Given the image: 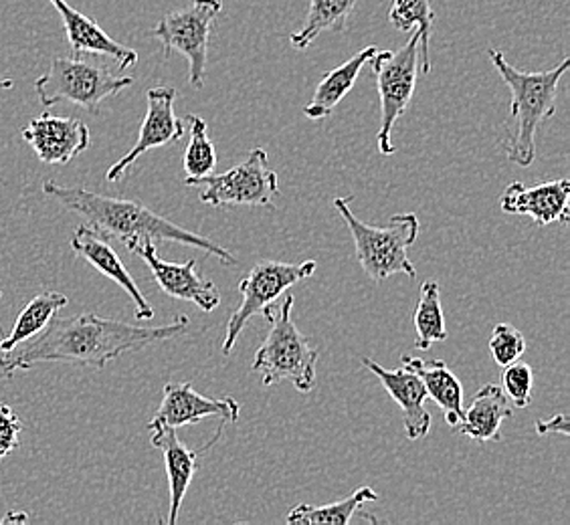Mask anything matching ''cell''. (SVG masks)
I'll use <instances>...</instances> for the list:
<instances>
[{"label":"cell","mask_w":570,"mask_h":525,"mask_svg":"<svg viewBox=\"0 0 570 525\" xmlns=\"http://www.w3.org/2000/svg\"><path fill=\"white\" fill-rule=\"evenodd\" d=\"M190 319L176 318L173 324L158 328L132 326L118 319L101 318L96 314H81L73 318H53L35 338L17 348L0 351V373L7 378L14 373L31 370L37 364L67 361L89 368H106L126 351H138L176 338L187 331Z\"/></svg>","instance_id":"1"},{"label":"cell","mask_w":570,"mask_h":525,"mask_svg":"<svg viewBox=\"0 0 570 525\" xmlns=\"http://www.w3.org/2000/svg\"><path fill=\"white\" fill-rule=\"evenodd\" d=\"M43 192L69 212L86 219V225L98 230L101 237L118 239L128 251L140 242H178L215 255L225 265H237L235 255L217 242L178 227L136 200L104 197L86 188L59 187L51 180H45Z\"/></svg>","instance_id":"2"},{"label":"cell","mask_w":570,"mask_h":525,"mask_svg":"<svg viewBox=\"0 0 570 525\" xmlns=\"http://www.w3.org/2000/svg\"><path fill=\"white\" fill-rule=\"evenodd\" d=\"M488 56L498 76L512 91L510 116L518 123V131L504 143L510 162L528 168L537 160L538 128L557 113V93L562 76L569 71L570 59H562L559 67L540 73H528L505 61L502 51L490 49Z\"/></svg>","instance_id":"3"},{"label":"cell","mask_w":570,"mask_h":525,"mask_svg":"<svg viewBox=\"0 0 570 525\" xmlns=\"http://www.w3.org/2000/svg\"><path fill=\"white\" fill-rule=\"evenodd\" d=\"M284 301L279 306L265 307L264 314L269 321V334L255 351L253 358V373L262 376L264 386H274L279 383H292L297 393L307 394L316 386V364L318 350L312 348L309 339L302 336L294 319V296L284 294Z\"/></svg>","instance_id":"4"},{"label":"cell","mask_w":570,"mask_h":525,"mask_svg":"<svg viewBox=\"0 0 570 525\" xmlns=\"http://www.w3.org/2000/svg\"><path fill=\"white\" fill-rule=\"evenodd\" d=\"M348 202L351 198H334V208L351 230L356 261L361 262L362 271L374 284H383L396 274H405L415 279L417 269L409 259V249L417 241L421 229L417 215L399 212L389 220L386 227H371L352 212Z\"/></svg>","instance_id":"5"},{"label":"cell","mask_w":570,"mask_h":525,"mask_svg":"<svg viewBox=\"0 0 570 525\" xmlns=\"http://www.w3.org/2000/svg\"><path fill=\"white\" fill-rule=\"evenodd\" d=\"M368 63L376 77L381 99V126L376 131V142L381 153L393 156L396 152L393 143L396 120L411 108L419 76L431 71V59L421 49V31L415 29L411 39L396 51H376Z\"/></svg>","instance_id":"6"},{"label":"cell","mask_w":570,"mask_h":525,"mask_svg":"<svg viewBox=\"0 0 570 525\" xmlns=\"http://www.w3.org/2000/svg\"><path fill=\"white\" fill-rule=\"evenodd\" d=\"M130 76H114L108 67L86 59L53 57L43 76L35 81V93L47 110L59 101H71L89 113H99L104 99L132 86Z\"/></svg>","instance_id":"7"},{"label":"cell","mask_w":570,"mask_h":525,"mask_svg":"<svg viewBox=\"0 0 570 525\" xmlns=\"http://www.w3.org/2000/svg\"><path fill=\"white\" fill-rule=\"evenodd\" d=\"M188 187H205L200 202L210 207H274L279 195V178L269 166L264 148H253L242 165L225 175L205 176L193 180Z\"/></svg>","instance_id":"8"},{"label":"cell","mask_w":570,"mask_h":525,"mask_svg":"<svg viewBox=\"0 0 570 525\" xmlns=\"http://www.w3.org/2000/svg\"><path fill=\"white\" fill-rule=\"evenodd\" d=\"M220 11V0H193L188 9L168 12L153 29V37L163 43L166 59L173 51L187 57L190 66L188 81L193 89L205 88L210 29Z\"/></svg>","instance_id":"9"},{"label":"cell","mask_w":570,"mask_h":525,"mask_svg":"<svg viewBox=\"0 0 570 525\" xmlns=\"http://www.w3.org/2000/svg\"><path fill=\"white\" fill-rule=\"evenodd\" d=\"M316 261H262L252 267V271L245 275L239 284L242 304L230 314L227 321V331L220 346L223 356H229L242 336L243 328L253 316L262 314L269 304H275L289 287L316 274Z\"/></svg>","instance_id":"10"},{"label":"cell","mask_w":570,"mask_h":525,"mask_svg":"<svg viewBox=\"0 0 570 525\" xmlns=\"http://www.w3.org/2000/svg\"><path fill=\"white\" fill-rule=\"evenodd\" d=\"M175 99V88H153L146 91V116L138 140L130 152L124 153L116 165L110 166V170L106 172L108 182H118L144 153L178 142L183 138L185 123L176 118Z\"/></svg>","instance_id":"11"},{"label":"cell","mask_w":570,"mask_h":525,"mask_svg":"<svg viewBox=\"0 0 570 525\" xmlns=\"http://www.w3.org/2000/svg\"><path fill=\"white\" fill-rule=\"evenodd\" d=\"M132 252L142 257L144 262L150 267L154 281L166 296L195 304L205 314H210L220 306L219 287L200 277L195 259L187 262L163 261L154 242H140L134 247Z\"/></svg>","instance_id":"12"},{"label":"cell","mask_w":570,"mask_h":525,"mask_svg":"<svg viewBox=\"0 0 570 525\" xmlns=\"http://www.w3.org/2000/svg\"><path fill=\"white\" fill-rule=\"evenodd\" d=\"M242 405L235 398H209L198 394L190 383H168L163 393V403L148 425L188 427L209 416H219L223 423H237Z\"/></svg>","instance_id":"13"},{"label":"cell","mask_w":570,"mask_h":525,"mask_svg":"<svg viewBox=\"0 0 570 525\" xmlns=\"http://www.w3.org/2000/svg\"><path fill=\"white\" fill-rule=\"evenodd\" d=\"M22 140L33 148L43 165H67L91 143L89 128L77 118L43 113L27 123Z\"/></svg>","instance_id":"14"},{"label":"cell","mask_w":570,"mask_h":525,"mask_svg":"<svg viewBox=\"0 0 570 525\" xmlns=\"http://www.w3.org/2000/svg\"><path fill=\"white\" fill-rule=\"evenodd\" d=\"M227 423L220 420L217 435L210 438L209 443L203 449L190 450L187 445L176 435V428L166 427V425H148L153 433V447L163 453L165 457L166 473H168V487H170V514H168V525H176L178 514L183 502L187 497L188 487L195 479V473L198 469V459L219 440L223 435V428Z\"/></svg>","instance_id":"15"},{"label":"cell","mask_w":570,"mask_h":525,"mask_svg":"<svg viewBox=\"0 0 570 525\" xmlns=\"http://www.w3.org/2000/svg\"><path fill=\"white\" fill-rule=\"evenodd\" d=\"M570 180L560 178L552 182H542L534 187H524L522 182H512L500 197V207L505 215H524L547 227L552 222H569Z\"/></svg>","instance_id":"16"},{"label":"cell","mask_w":570,"mask_h":525,"mask_svg":"<svg viewBox=\"0 0 570 525\" xmlns=\"http://www.w3.org/2000/svg\"><path fill=\"white\" fill-rule=\"evenodd\" d=\"M364 368L381 380L384 390L401 406L403 413V425H405L406 438L409 440H419L425 438L431 430V415L425 408L428 400V390L421 383L417 374L411 373L409 368H399V370H386L381 364L362 356Z\"/></svg>","instance_id":"17"},{"label":"cell","mask_w":570,"mask_h":525,"mask_svg":"<svg viewBox=\"0 0 570 525\" xmlns=\"http://www.w3.org/2000/svg\"><path fill=\"white\" fill-rule=\"evenodd\" d=\"M71 249L77 257L86 259V261L96 267L99 274L106 275L114 284L120 285L121 289L130 296L136 307V318L153 319L154 309L146 297H144L140 287L134 281L132 275L128 274L126 265L121 262L118 252L111 249L110 242L106 237H101L98 230L91 229L89 225H79L73 237H71Z\"/></svg>","instance_id":"18"},{"label":"cell","mask_w":570,"mask_h":525,"mask_svg":"<svg viewBox=\"0 0 570 525\" xmlns=\"http://www.w3.org/2000/svg\"><path fill=\"white\" fill-rule=\"evenodd\" d=\"M51 4L61 17L73 56L110 57L120 66L121 71L138 63V53L134 49L114 41L98 22L91 21L83 12L69 7L67 0H51Z\"/></svg>","instance_id":"19"},{"label":"cell","mask_w":570,"mask_h":525,"mask_svg":"<svg viewBox=\"0 0 570 525\" xmlns=\"http://www.w3.org/2000/svg\"><path fill=\"white\" fill-rule=\"evenodd\" d=\"M514 416L512 406L508 403L502 386L498 384H485L475 394L472 406L463 410L460 423L453 428V433H460L465 437L473 438L475 443H495L502 440L500 428L504 420Z\"/></svg>","instance_id":"20"},{"label":"cell","mask_w":570,"mask_h":525,"mask_svg":"<svg viewBox=\"0 0 570 525\" xmlns=\"http://www.w3.org/2000/svg\"><path fill=\"white\" fill-rule=\"evenodd\" d=\"M401 364L417 374L428 390V398L443 408L445 423L453 430L463 416V386L450 366L443 360H421L415 356H403Z\"/></svg>","instance_id":"21"},{"label":"cell","mask_w":570,"mask_h":525,"mask_svg":"<svg viewBox=\"0 0 570 525\" xmlns=\"http://www.w3.org/2000/svg\"><path fill=\"white\" fill-rule=\"evenodd\" d=\"M376 51L379 49L371 44V47L358 51L356 56H352L348 61H344L341 67L324 73V77L320 79L318 88L314 91V96L304 108V116L307 120L320 121L328 118L330 113L336 110V106L341 103L342 99L351 93L356 79L361 76L362 67L368 63V59Z\"/></svg>","instance_id":"22"},{"label":"cell","mask_w":570,"mask_h":525,"mask_svg":"<svg viewBox=\"0 0 570 525\" xmlns=\"http://www.w3.org/2000/svg\"><path fill=\"white\" fill-rule=\"evenodd\" d=\"M358 0H309L306 21L297 33L289 34L292 47L304 51L324 33H341L356 9Z\"/></svg>","instance_id":"23"},{"label":"cell","mask_w":570,"mask_h":525,"mask_svg":"<svg viewBox=\"0 0 570 525\" xmlns=\"http://www.w3.org/2000/svg\"><path fill=\"white\" fill-rule=\"evenodd\" d=\"M67 304H69L67 296L57 294V291H43V294L35 296L14 321L11 334L7 338L0 339V351L12 350L22 341L39 336Z\"/></svg>","instance_id":"24"},{"label":"cell","mask_w":570,"mask_h":525,"mask_svg":"<svg viewBox=\"0 0 570 525\" xmlns=\"http://www.w3.org/2000/svg\"><path fill=\"white\" fill-rule=\"evenodd\" d=\"M379 499L371 487H358L346 499L328 505H296L285 517L287 524L348 525L364 504Z\"/></svg>","instance_id":"25"},{"label":"cell","mask_w":570,"mask_h":525,"mask_svg":"<svg viewBox=\"0 0 570 525\" xmlns=\"http://www.w3.org/2000/svg\"><path fill=\"white\" fill-rule=\"evenodd\" d=\"M415 348L429 350L433 344L450 338L445 328V316L441 307V294L438 281H425L421 285L417 309H415Z\"/></svg>","instance_id":"26"},{"label":"cell","mask_w":570,"mask_h":525,"mask_svg":"<svg viewBox=\"0 0 570 525\" xmlns=\"http://www.w3.org/2000/svg\"><path fill=\"white\" fill-rule=\"evenodd\" d=\"M185 121H188L190 128V140L185 152V185L188 187L193 180L205 178L217 170V150L209 138L207 121L193 113H188Z\"/></svg>","instance_id":"27"},{"label":"cell","mask_w":570,"mask_h":525,"mask_svg":"<svg viewBox=\"0 0 570 525\" xmlns=\"http://www.w3.org/2000/svg\"><path fill=\"white\" fill-rule=\"evenodd\" d=\"M389 21L401 33L421 31V49L429 57V39L435 22V12L429 0H393L389 9Z\"/></svg>","instance_id":"28"},{"label":"cell","mask_w":570,"mask_h":525,"mask_svg":"<svg viewBox=\"0 0 570 525\" xmlns=\"http://www.w3.org/2000/svg\"><path fill=\"white\" fill-rule=\"evenodd\" d=\"M527 351V339L510 324H498L490 338V354L500 368L520 360Z\"/></svg>","instance_id":"29"},{"label":"cell","mask_w":570,"mask_h":525,"mask_svg":"<svg viewBox=\"0 0 570 525\" xmlns=\"http://www.w3.org/2000/svg\"><path fill=\"white\" fill-rule=\"evenodd\" d=\"M534 373L524 361L515 360L502 373V390L515 408H527L532 403Z\"/></svg>","instance_id":"30"},{"label":"cell","mask_w":570,"mask_h":525,"mask_svg":"<svg viewBox=\"0 0 570 525\" xmlns=\"http://www.w3.org/2000/svg\"><path fill=\"white\" fill-rule=\"evenodd\" d=\"M22 423L11 406L0 403V460L19 449Z\"/></svg>","instance_id":"31"},{"label":"cell","mask_w":570,"mask_h":525,"mask_svg":"<svg viewBox=\"0 0 570 525\" xmlns=\"http://www.w3.org/2000/svg\"><path fill=\"white\" fill-rule=\"evenodd\" d=\"M537 433L538 435H550V433H559V435H562V437H569V416L557 415L554 418H550V420H540V423H537Z\"/></svg>","instance_id":"32"},{"label":"cell","mask_w":570,"mask_h":525,"mask_svg":"<svg viewBox=\"0 0 570 525\" xmlns=\"http://www.w3.org/2000/svg\"><path fill=\"white\" fill-rule=\"evenodd\" d=\"M29 519V515L27 514H14V512H11V514L7 515L2 522L7 524V522H27Z\"/></svg>","instance_id":"33"},{"label":"cell","mask_w":570,"mask_h":525,"mask_svg":"<svg viewBox=\"0 0 570 525\" xmlns=\"http://www.w3.org/2000/svg\"><path fill=\"white\" fill-rule=\"evenodd\" d=\"M12 86H14L12 79H4V81H0V91H2V89H11Z\"/></svg>","instance_id":"34"}]
</instances>
